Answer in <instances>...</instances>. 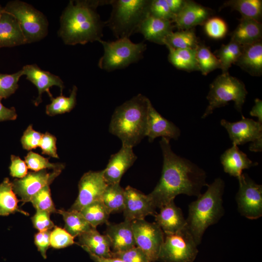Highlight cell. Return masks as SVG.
Returning a JSON list of instances; mask_svg holds the SVG:
<instances>
[{
	"label": "cell",
	"instance_id": "f1b7e54d",
	"mask_svg": "<svg viewBox=\"0 0 262 262\" xmlns=\"http://www.w3.org/2000/svg\"><path fill=\"white\" fill-rule=\"evenodd\" d=\"M18 202L12 182L8 178H5L0 184V215L7 216L15 212L29 215L28 213L19 209Z\"/></svg>",
	"mask_w": 262,
	"mask_h": 262
},
{
	"label": "cell",
	"instance_id": "9f6ffc18",
	"mask_svg": "<svg viewBox=\"0 0 262 262\" xmlns=\"http://www.w3.org/2000/svg\"><path fill=\"white\" fill-rule=\"evenodd\" d=\"M3 12H4V8L0 4V20L1 19L2 15Z\"/></svg>",
	"mask_w": 262,
	"mask_h": 262
},
{
	"label": "cell",
	"instance_id": "cb8c5ba5",
	"mask_svg": "<svg viewBox=\"0 0 262 262\" xmlns=\"http://www.w3.org/2000/svg\"><path fill=\"white\" fill-rule=\"evenodd\" d=\"M220 160L224 171L237 178L242 174L244 169L258 164L257 163L250 160L246 153L234 144L224 152L221 156Z\"/></svg>",
	"mask_w": 262,
	"mask_h": 262
},
{
	"label": "cell",
	"instance_id": "6da1fadb",
	"mask_svg": "<svg viewBox=\"0 0 262 262\" xmlns=\"http://www.w3.org/2000/svg\"><path fill=\"white\" fill-rule=\"evenodd\" d=\"M169 142L164 137L160 141L163 156L162 175L154 189L148 194L159 208L180 194L198 196L201 188L208 185L205 171L174 153Z\"/></svg>",
	"mask_w": 262,
	"mask_h": 262
},
{
	"label": "cell",
	"instance_id": "f546056e",
	"mask_svg": "<svg viewBox=\"0 0 262 262\" xmlns=\"http://www.w3.org/2000/svg\"><path fill=\"white\" fill-rule=\"evenodd\" d=\"M196 49H168V60L177 69L187 71L199 70L196 59Z\"/></svg>",
	"mask_w": 262,
	"mask_h": 262
},
{
	"label": "cell",
	"instance_id": "d6a6232c",
	"mask_svg": "<svg viewBox=\"0 0 262 262\" xmlns=\"http://www.w3.org/2000/svg\"><path fill=\"white\" fill-rule=\"evenodd\" d=\"M229 7L238 11L242 17L255 19L260 22L262 15L261 0H231L226 1L221 8Z\"/></svg>",
	"mask_w": 262,
	"mask_h": 262
},
{
	"label": "cell",
	"instance_id": "277c9868",
	"mask_svg": "<svg viewBox=\"0 0 262 262\" xmlns=\"http://www.w3.org/2000/svg\"><path fill=\"white\" fill-rule=\"evenodd\" d=\"M207 190L188 207L186 227L198 246L206 229L216 223L224 213L222 196L225 183L220 178L207 185Z\"/></svg>",
	"mask_w": 262,
	"mask_h": 262
},
{
	"label": "cell",
	"instance_id": "d6986e66",
	"mask_svg": "<svg viewBox=\"0 0 262 262\" xmlns=\"http://www.w3.org/2000/svg\"><path fill=\"white\" fill-rule=\"evenodd\" d=\"M106 225L105 234L109 238L112 252H122L136 246L131 221L124 220L118 224L108 222Z\"/></svg>",
	"mask_w": 262,
	"mask_h": 262
},
{
	"label": "cell",
	"instance_id": "4fadbf2b",
	"mask_svg": "<svg viewBox=\"0 0 262 262\" xmlns=\"http://www.w3.org/2000/svg\"><path fill=\"white\" fill-rule=\"evenodd\" d=\"M62 170L48 173L46 169L28 173L24 177L15 179L12 182L13 190L20 198L23 204L30 202L32 197L42 188L50 185Z\"/></svg>",
	"mask_w": 262,
	"mask_h": 262
},
{
	"label": "cell",
	"instance_id": "2e32d148",
	"mask_svg": "<svg viewBox=\"0 0 262 262\" xmlns=\"http://www.w3.org/2000/svg\"><path fill=\"white\" fill-rule=\"evenodd\" d=\"M23 75L26 76V79L32 82L37 88L38 95L33 101L35 106H38L42 102V94L46 92L49 97L52 95L49 91V88L53 86H58L62 95L64 84L61 78L49 71L40 69L36 64L27 65L22 68Z\"/></svg>",
	"mask_w": 262,
	"mask_h": 262
},
{
	"label": "cell",
	"instance_id": "ee69618b",
	"mask_svg": "<svg viewBox=\"0 0 262 262\" xmlns=\"http://www.w3.org/2000/svg\"><path fill=\"white\" fill-rule=\"evenodd\" d=\"M112 257L119 258L124 262H151L148 256L137 246L122 252H112Z\"/></svg>",
	"mask_w": 262,
	"mask_h": 262
},
{
	"label": "cell",
	"instance_id": "7a4b0ae2",
	"mask_svg": "<svg viewBox=\"0 0 262 262\" xmlns=\"http://www.w3.org/2000/svg\"><path fill=\"white\" fill-rule=\"evenodd\" d=\"M110 0H70L60 18L58 35L66 45L99 42L105 25L97 12L98 6Z\"/></svg>",
	"mask_w": 262,
	"mask_h": 262
},
{
	"label": "cell",
	"instance_id": "836d02e7",
	"mask_svg": "<svg viewBox=\"0 0 262 262\" xmlns=\"http://www.w3.org/2000/svg\"><path fill=\"white\" fill-rule=\"evenodd\" d=\"M243 45L230 40L227 44H223L217 50L214 55L218 59L222 73L229 72L228 70L232 64H235L240 56Z\"/></svg>",
	"mask_w": 262,
	"mask_h": 262
},
{
	"label": "cell",
	"instance_id": "7bdbcfd3",
	"mask_svg": "<svg viewBox=\"0 0 262 262\" xmlns=\"http://www.w3.org/2000/svg\"><path fill=\"white\" fill-rule=\"evenodd\" d=\"M150 15L173 22L175 16L171 12L166 0H151Z\"/></svg>",
	"mask_w": 262,
	"mask_h": 262
},
{
	"label": "cell",
	"instance_id": "f5cc1de1",
	"mask_svg": "<svg viewBox=\"0 0 262 262\" xmlns=\"http://www.w3.org/2000/svg\"><path fill=\"white\" fill-rule=\"evenodd\" d=\"M250 115L258 117V122L262 123V101L259 98L255 99V104L250 112Z\"/></svg>",
	"mask_w": 262,
	"mask_h": 262
},
{
	"label": "cell",
	"instance_id": "7402d4cb",
	"mask_svg": "<svg viewBox=\"0 0 262 262\" xmlns=\"http://www.w3.org/2000/svg\"><path fill=\"white\" fill-rule=\"evenodd\" d=\"M170 20L149 15L140 24L137 33L150 42L164 45L165 38L173 32L174 26Z\"/></svg>",
	"mask_w": 262,
	"mask_h": 262
},
{
	"label": "cell",
	"instance_id": "9a60e30c",
	"mask_svg": "<svg viewBox=\"0 0 262 262\" xmlns=\"http://www.w3.org/2000/svg\"><path fill=\"white\" fill-rule=\"evenodd\" d=\"M242 116L241 120L235 122L221 120V125L226 129L232 144L243 145L262 138V123Z\"/></svg>",
	"mask_w": 262,
	"mask_h": 262
},
{
	"label": "cell",
	"instance_id": "ac0fdd59",
	"mask_svg": "<svg viewBox=\"0 0 262 262\" xmlns=\"http://www.w3.org/2000/svg\"><path fill=\"white\" fill-rule=\"evenodd\" d=\"M180 131L173 123L162 116L150 103L147 116L146 136L152 142L158 137L177 139Z\"/></svg>",
	"mask_w": 262,
	"mask_h": 262
},
{
	"label": "cell",
	"instance_id": "484cf974",
	"mask_svg": "<svg viewBox=\"0 0 262 262\" xmlns=\"http://www.w3.org/2000/svg\"><path fill=\"white\" fill-rule=\"evenodd\" d=\"M235 65L252 76H261L262 73V41L243 45L241 54Z\"/></svg>",
	"mask_w": 262,
	"mask_h": 262
},
{
	"label": "cell",
	"instance_id": "7c38bea8",
	"mask_svg": "<svg viewBox=\"0 0 262 262\" xmlns=\"http://www.w3.org/2000/svg\"><path fill=\"white\" fill-rule=\"evenodd\" d=\"M108 184L103 177V170L89 171L81 177L78 184V196L70 210L81 211L91 203L100 200Z\"/></svg>",
	"mask_w": 262,
	"mask_h": 262
},
{
	"label": "cell",
	"instance_id": "4dcf8cb0",
	"mask_svg": "<svg viewBox=\"0 0 262 262\" xmlns=\"http://www.w3.org/2000/svg\"><path fill=\"white\" fill-rule=\"evenodd\" d=\"M199 44L198 39L192 29L173 32L164 41V45L168 49H196Z\"/></svg>",
	"mask_w": 262,
	"mask_h": 262
},
{
	"label": "cell",
	"instance_id": "9c48e42d",
	"mask_svg": "<svg viewBox=\"0 0 262 262\" xmlns=\"http://www.w3.org/2000/svg\"><path fill=\"white\" fill-rule=\"evenodd\" d=\"M197 245L187 227L174 234H164L158 261L194 262L198 252Z\"/></svg>",
	"mask_w": 262,
	"mask_h": 262
},
{
	"label": "cell",
	"instance_id": "5bb4252c",
	"mask_svg": "<svg viewBox=\"0 0 262 262\" xmlns=\"http://www.w3.org/2000/svg\"><path fill=\"white\" fill-rule=\"evenodd\" d=\"M124 220L145 219L148 215H155L157 208L148 195H145L130 186L124 189Z\"/></svg>",
	"mask_w": 262,
	"mask_h": 262
},
{
	"label": "cell",
	"instance_id": "83f0119b",
	"mask_svg": "<svg viewBox=\"0 0 262 262\" xmlns=\"http://www.w3.org/2000/svg\"><path fill=\"white\" fill-rule=\"evenodd\" d=\"M57 213L63 216L65 229L74 238L96 229L90 225L79 211L59 210Z\"/></svg>",
	"mask_w": 262,
	"mask_h": 262
},
{
	"label": "cell",
	"instance_id": "c3c4849f",
	"mask_svg": "<svg viewBox=\"0 0 262 262\" xmlns=\"http://www.w3.org/2000/svg\"><path fill=\"white\" fill-rule=\"evenodd\" d=\"M11 164L9 167L10 175L13 177L21 179L28 174V167L24 161L18 156L12 155Z\"/></svg>",
	"mask_w": 262,
	"mask_h": 262
},
{
	"label": "cell",
	"instance_id": "8fae6325",
	"mask_svg": "<svg viewBox=\"0 0 262 262\" xmlns=\"http://www.w3.org/2000/svg\"><path fill=\"white\" fill-rule=\"evenodd\" d=\"M132 229L136 246L140 248L151 262L158 261L164 233L155 223H150L145 219L131 221Z\"/></svg>",
	"mask_w": 262,
	"mask_h": 262
},
{
	"label": "cell",
	"instance_id": "f35d334b",
	"mask_svg": "<svg viewBox=\"0 0 262 262\" xmlns=\"http://www.w3.org/2000/svg\"><path fill=\"white\" fill-rule=\"evenodd\" d=\"M30 202L36 210L46 211L49 213H57L51 197L49 185L45 186L35 194Z\"/></svg>",
	"mask_w": 262,
	"mask_h": 262
},
{
	"label": "cell",
	"instance_id": "bcb514c9",
	"mask_svg": "<svg viewBox=\"0 0 262 262\" xmlns=\"http://www.w3.org/2000/svg\"><path fill=\"white\" fill-rule=\"evenodd\" d=\"M47 212L36 210V213L32 217L33 227L39 231H43L54 228L55 226Z\"/></svg>",
	"mask_w": 262,
	"mask_h": 262
},
{
	"label": "cell",
	"instance_id": "f6af8a7d",
	"mask_svg": "<svg viewBox=\"0 0 262 262\" xmlns=\"http://www.w3.org/2000/svg\"><path fill=\"white\" fill-rule=\"evenodd\" d=\"M43 134L35 131L32 125H29L21 138L23 148L27 150H31L39 147Z\"/></svg>",
	"mask_w": 262,
	"mask_h": 262
},
{
	"label": "cell",
	"instance_id": "603a6c76",
	"mask_svg": "<svg viewBox=\"0 0 262 262\" xmlns=\"http://www.w3.org/2000/svg\"><path fill=\"white\" fill-rule=\"evenodd\" d=\"M26 44V39L16 18L4 11L0 20V48Z\"/></svg>",
	"mask_w": 262,
	"mask_h": 262
},
{
	"label": "cell",
	"instance_id": "60d3db41",
	"mask_svg": "<svg viewBox=\"0 0 262 262\" xmlns=\"http://www.w3.org/2000/svg\"><path fill=\"white\" fill-rule=\"evenodd\" d=\"M204 25L206 33L211 38L221 39L223 38L227 33V24L220 17L209 18Z\"/></svg>",
	"mask_w": 262,
	"mask_h": 262
},
{
	"label": "cell",
	"instance_id": "7dc6e473",
	"mask_svg": "<svg viewBox=\"0 0 262 262\" xmlns=\"http://www.w3.org/2000/svg\"><path fill=\"white\" fill-rule=\"evenodd\" d=\"M56 138L49 132L43 134L39 147L42 149V153L55 158H59L57 152Z\"/></svg>",
	"mask_w": 262,
	"mask_h": 262
},
{
	"label": "cell",
	"instance_id": "52a82bcc",
	"mask_svg": "<svg viewBox=\"0 0 262 262\" xmlns=\"http://www.w3.org/2000/svg\"><path fill=\"white\" fill-rule=\"evenodd\" d=\"M104 52L98 63V67L110 72L124 68L142 58L147 49L146 44L142 42L134 43L128 38L117 39L114 41L99 42Z\"/></svg>",
	"mask_w": 262,
	"mask_h": 262
},
{
	"label": "cell",
	"instance_id": "8992f818",
	"mask_svg": "<svg viewBox=\"0 0 262 262\" xmlns=\"http://www.w3.org/2000/svg\"><path fill=\"white\" fill-rule=\"evenodd\" d=\"M247 92L244 83L229 72L217 76L210 85L207 97L209 101L202 118L211 115L214 109L225 106L229 101H233L236 109L242 113Z\"/></svg>",
	"mask_w": 262,
	"mask_h": 262
},
{
	"label": "cell",
	"instance_id": "3957f363",
	"mask_svg": "<svg viewBox=\"0 0 262 262\" xmlns=\"http://www.w3.org/2000/svg\"><path fill=\"white\" fill-rule=\"evenodd\" d=\"M150 103L146 96L138 94L115 109L109 131L121 140L123 146L133 147L146 136L147 112Z\"/></svg>",
	"mask_w": 262,
	"mask_h": 262
},
{
	"label": "cell",
	"instance_id": "d590c367",
	"mask_svg": "<svg viewBox=\"0 0 262 262\" xmlns=\"http://www.w3.org/2000/svg\"><path fill=\"white\" fill-rule=\"evenodd\" d=\"M77 87L74 85L69 97H66L62 95L55 98L50 97L51 103L46 106V114L49 116H54L71 111L76 104Z\"/></svg>",
	"mask_w": 262,
	"mask_h": 262
},
{
	"label": "cell",
	"instance_id": "44dd1931",
	"mask_svg": "<svg viewBox=\"0 0 262 262\" xmlns=\"http://www.w3.org/2000/svg\"><path fill=\"white\" fill-rule=\"evenodd\" d=\"M210 9L194 1H187L182 9L175 16L173 22L181 30H190L203 25L210 17Z\"/></svg>",
	"mask_w": 262,
	"mask_h": 262
},
{
	"label": "cell",
	"instance_id": "ba28073f",
	"mask_svg": "<svg viewBox=\"0 0 262 262\" xmlns=\"http://www.w3.org/2000/svg\"><path fill=\"white\" fill-rule=\"evenodd\" d=\"M3 8L18 22L27 44L39 41L48 34L49 22L46 16L32 5L15 0L7 2Z\"/></svg>",
	"mask_w": 262,
	"mask_h": 262
},
{
	"label": "cell",
	"instance_id": "5b68a950",
	"mask_svg": "<svg viewBox=\"0 0 262 262\" xmlns=\"http://www.w3.org/2000/svg\"><path fill=\"white\" fill-rule=\"evenodd\" d=\"M151 0H112V10L105 22L117 39L128 38L137 33L142 21L149 15Z\"/></svg>",
	"mask_w": 262,
	"mask_h": 262
},
{
	"label": "cell",
	"instance_id": "ffe728a7",
	"mask_svg": "<svg viewBox=\"0 0 262 262\" xmlns=\"http://www.w3.org/2000/svg\"><path fill=\"white\" fill-rule=\"evenodd\" d=\"M154 216L155 222L165 234L176 233L186 227L182 212L176 205L174 200L160 207V212Z\"/></svg>",
	"mask_w": 262,
	"mask_h": 262
},
{
	"label": "cell",
	"instance_id": "e0dca14e",
	"mask_svg": "<svg viewBox=\"0 0 262 262\" xmlns=\"http://www.w3.org/2000/svg\"><path fill=\"white\" fill-rule=\"evenodd\" d=\"M132 148L122 146L117 152L111 156L103 170V177L108 184L120 183L122 176L136 161L137 156Z\"/></svg>",
	"mask_w": 262,
	"mask_h": 262
},
{
	"label": "cell",
	"instance_id": "db71d44e",
	"mask_svg": "<svg viewBox=\"0 0 262 262\" xmlns=\"http://www.w3.org/2000/svg\"><path fill=\"white\" fill-rule=\"evenodd\" d=\"M90 258L94 262H124L122 260L115 257L105 258L97 256L88 253Z\"/></svg>",
	"mask_w": 262,
	"mask_h": 262
},
{
	"label": "cell",
	"instance_id": "f907efd6",
	"mask_svg": "<svg viewBox=\"0 0 262 262\" xmlns=\"http://www.w3.org/2000/svg\"><path fill=\"white\" fill-rule=\"evenodd\" d=\"M2 99L0 97V122L15 120L17 117L15 108L14 107L8 108L4 106L1 102Z\"/></svg>",
	"mask_w": 262,
	"mask_h": 262
},
{
	"label": "cell",
	"instance_id": "4316f807",
	"mask_svg": "<svg viewBox=\"0 0 262 262\" xmlns=\"http://www.w3.org/2000/svg\"><path fill=\"white\" fill-rule=\"evenodd\" d=\"M262 26L260 21L242 17L236 28L231 33V39L242 45L262 41Z\"/></svg>",
	"mask_w": 262,
	"mask_h": 262
},
{
	"label": "cell",
	"instance_id": "d4e9b609",
	"mask_svg": "<svg viewBox=\"0 0 262 262\" xmlns=\"http://www.w3.org/2000/svg\"><path fill=\"white\" fill-rule=\"evenodd\" d=\"M78 237V242L76 243L88 253L105 258L112 257V252L109 238L105 234H101L96 229Z\"/></svg>",
	"mask_w": 262,
	"mask_h": 262
},
{
	"label": "cell",
	"instance_id": "74e56055",
	"mask_svg": "<svg viewBox=\"0 0 262 262\" xmlns=\"http://www.w3.org/2000/svg\"><path fill=\"white\" fill-rule=\"evenodd\" d=\"M25 162L28 168L34 172L44 170L47 168L54 170H63L65 165L62 164H53L38 153L30 151L25 157Z\"/></svg>",
	"mask_w": 262,
	"mask_h": 262
},
{
	"label": "cell",
	"instance_id": "ab89813d",
	"mask_svg": "<svg viewBox=\"0 0 262 262\" xmlns=\"http://www.w3.org/2000/svg\"><path fill=\"white\" fill-rule=\"evenodd\" d=\"M22 69L12 74L0 73V97L7 98L18 88V82L23 76Z\"/></svg>",
	"mask_w": 262,
	"mask_h": 262
},
{
	"label": "cell",
	"instance_id": "8d00e7d4",
	"mask_svg": "<svg viewBox=\"0 0 262 262\" xmlns=\"http://www.w3.org/2000/svg\"><path fill=\"white\" fill-rule=\"evenodd\" d=\"M196 59L198 69L203 75H206L217 68H220L218 59L205 45L199 44L196 50Z\"/></svg>",
	"mask_w": 262,
	"mask_h": 262
},
{
	"label": "cell",
	"instance_id": "816d5d0a",
	"mask_svg": "<svg viewBox=\"0 0 262 262\" xmlns=\"http://www.w3.org/2000/svg\"><path fill=\"white\" fill-rule=\"evenodd\" d=\"M172 13L176 16L184 7L186 0H166Z\"/></svg>",
	"mask_w": 262,
	"mask_h": 262
},
{
	"label": "cell",
	"instance_id": "e575fe53",
	"mask_svg": "<svg viewBox=\"0 0 262 262\" xmlns=\"http://www.w3.org/2000/svg\"><path fill=\"white\" fill-rule=\"evenodd\" d=\"M85 219L93 227L102 224H107L111 214L101 200L95 201L80 211Z\"/></svg>",
	"mask_w": 262,
	"mask_h": 262
},
{
	"label": "cell",
	"instance_id": "30bf717a",
	"mask_svg": "<svg viewBox=\"0 0 262 262\" xmlns=\"http://www.w3.org/2000/svg\"><path fill=\"white\" fill-rule=\"evenodd\" d=\"M239 190L236 199L240 214L249 219L262 215V186L256 183L246 173L237 178Z\"/></svg>",
	"mask_w": 262,
	"mask_h": 262
},
{
	"label": "cell",
	"instance_id": "11a10c76",
	"mask_svg": "<svg viewBox=\"0 0 262 262\" xmlns=\"http://www.w3.org/2000/svg\"><path fill=\"white\" fill-rule=\"evenodd\" d=\"M262 138L252 142L250 145L249 149L251 151L259 152L262 151Z\"/></svg>",
	"mask_w": 262,
	"mask_h": 262
},
{
	"label": "cell",
	"instance_id": "b9f144b4",
	"mask_svg": "<svg viewBox=\"0 0 262 262\" xmlns=\"http://www.w3.org/2000/svg\"><path fill=\"white\" fill-rule=\"evenodd\" d=\"M72 236L65 229L55 226L50 233V246L54 248L66 247L76 243Z\"/></svg>",
	"mask_w": 262,
	"mask_h": 262
},
{
	"label": "cell",
	"instance_id": "681fc988",
	"mask_svg": "<svg viewBox=\"0 0 262 262\" xmlns=\"http://www.w3.org/2000/svg\"><path fill=\"white\" fill-rule=\"evenodd\" d=\"M50 230L39 231L34 235V244L44 259L47 258V251L50 245Z\"/></svg>",
	"mask_w": 262,
	"mask_h": 262
},
{
	"label": "cell",
	"instance_id": "1f68e13d",
	"mask_svg": "<svg viewBox=\"0 0 262 262\" xmlns=\"http://www.w3.org/2000/svg\"><path fill=\"white\" fill-rule=\"evenodd\" d=\"M111 213L121 212L124 208V189L120 183L108 184L101 197Z\"/></svg>",
	"mask_w": 262,
	"mask_h": 262
}]
</instances>
